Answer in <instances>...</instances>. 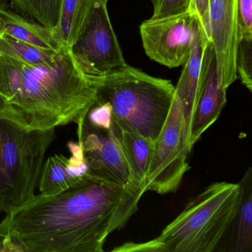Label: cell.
Wrapping results in <instances>:
<instances>
[{
	"mask_svg": "<svg viewBox=\"0 0 252 252\" xmlns=\"http://www.w3.org/2000/svg\"><path fill=\"white\" fill-rule=\"evenodd\" d=\"M238 42L252 40V0H236Z\"/></svg>",
	"mask_w": 252,
	"mask_h": 252,
	"instance_id": "cell-22",
	"label": "cell"
},
{
	"mask_svg": "<svg viewBox=\"0 0 252 252\" xmlns=\"http://www.w3.org/2000/svg\"><path fill=\"white\" fill-rule=\"evenodd\" d=\"M240 197L239 184L214 183L189 202L158 237L125 243L113 252H215L234 220Z\"/></svg>",
	"mask_w": 252,
	"mask_h": 252,
	"instance_id": "cell-3",
	"label": "cell"
},
{
	"mask_svg": "<svg viewBox=\"0 0 252 252\" xmlns=\"http://www.w3.org/2000/svg\"><path fill=\"white\" fill-rule=\"evenodd\" d=\"M77 126L79 143L91 172L108 177L124 186L135 184L113 126L110 129L96 127L85 117Z\"/></svg>",
	"mask_w": 252,
	"mask_h": 252,
	"instance_id": "cell-9",
	"label": "cell"
},
{
	"mask_svg": "<svg viewBox=\"0 0 252 252\" xmlns=\"http://www.w3.org/2000/svg\"><path fill=\"white\" fill-rule=\"evenodd\" d=\"M193 17L194 19L191 51L188 60L184 64V69L178 85L175 87V96L181 103L184 113V141L187 150L190 123L195 105L196 96L198 88L202 57L205 44L208 40L197 17L195 16Z\"/></svg>",
	"mask_w": 252,
	"mask_h": 252,
	"instance_id": "cell-13",
	"label": "cell"
},
{
	"mask_svg": "<svg viewBox=\"0 0 252 252\" xmlns=\"http://www.w3.org/2000/svg\"><path fill=\"white\" fill-rule=\"evenodd\" d=\"M88 122L93 126L102 129H110L113 126L112 107L109 103L95 101L85 116Z\"/></svg>",
	"mask_w": 252,
	"mask_h": 252,
	"instance_id": "cell-24",
	"label": "cell"
},
{
	"mask_svg": "<svg viewBox=\"0 0 252 252\" xmlns=\"http://www.w3.org/2000/svg\"><path fill=\"white\" fill-rule=\"evenodd\" d=\"M56 128L27 129L0 110V211L10 213L34 197Z\"/></svg>",
	"mask_w": 252,
	"mask_h": 252,
	"instance_id": "cell-5",
	"label": "cell"
},
{
	"mask_svg": "<svg viewBox=\"0 0 252 252\" xmlns=\"http://www.w3.org/2000/svg\"><path fill=\"white\" fill-rule=\"evenodd\" d=\"M134 184L145 187L155 143L135 132L123 130L113 124Z\"/></svg>",
	"mask_w": 252,
	"mask_h": 252,
	"instance_id": "cell-16",
	"label": "cell"
},
{
	"mask_svg": "<svg viewBox=\"0 0 252 252\" xmlns=\"http://www.w3.org/2000/svg\"><path fill=\"white\" fill-rule=\"evenodd\" d=\"M107 0H92L80 34L70 49L82 71L92 77L106 76L128 65L113 30Z\"/></svg>",
	"mask_w": 252,
	"mask_h": 252,
	"instance_id": "cell-6",
	"label": "cell"
},
{
	"mask_svg": "<svg viewBox=\"0 0 252 252\" xmlns=\"http://www.w3.org/2000/svg\"><path fill=\"white\" fill-rule=\"evenodd\" d=\"M209 0H190L189 12L191 16H195L203 29L208 40H210L209 15Z\"/></svg>",
	"mask_w": 252,
	"mask_h": 252,
	"instance_id": "cell-25",
	"label": "cell"
},
{
	"mask_svg": "<svg viewBox=\"0 0 252 252\" xmlns=\"http://www.w3.org/2000/svg\"><path fill=\"white\" fill-rule=\"evenodd\" d=\"M193 19L186 12L144 21L140 33L146 54L169 68L184 65L191 51Z\"/></svg>",
	"mask_w": 252,
	"mask_h": 252,
	"instance_id": "cell-8",
	"label": "cell"
},
{
	"mask_svg": "<svg viewBox=\"0 0 252 252\" xmlns=\"http://www.w3.org/2000/svg\"><path fill=\"white\" fill-rule=\"evenodd\" d=\"M210 42L216 53L218 76L225 89L237 79V9L236 0H209Z\"/></svg>",
	"mask_w": 252,
	"mask_h": 252,
	"instance_id": "cell-11",
	"label": "cell"
},
{
	"mask_svg": "<svg viewBox=\"0 0 252 252\" xmlns=\"http://www.w3.org/2000/svg\"><path fill=\"white\" fill-rule=\"evenodd\" d=\"M226 90L220 82L213 44L207 40L203 50L195 105L190 123L187 143L189 153L205 131L219 118L226 104Z\"/></svg>",
	"mask_w": 252,
	"mask_h": 252,
	"instance_id": "cell-10",
	"label": "cell"
},
{
	"mask_svg": "<svg viewBox=\"0 0 252 252\" xmlns=\"http://www.w3.org/2000/svg\"><path fill=\"white\" fill-rule=\"evenodd\" d=\"M94 79L96 101L111 105L115 126L157 141L175 96L171 81L153 77L129 65Z\"/></svg>",
	"mask_w": 252,
	"mask_h": 252,
	"instance_id": "cell-4",
	"label": "cell"
},
{
	"mask_svg": "<svg viewBox=\"0 0 252 252\" xmlns=\"http://www.w3.org/2000/svg\"><path fill=\"white\" fill-rule=\"evenodd\" d=\"M25 64L0 54V97L8 101L17 94Z\"/></svg>",
	"mask_w": 252,
	"mask_h": 252,
	"instance_id": "cell-20",
	"label": "cell"
},
{
	"mask_svg": "<svg viewBox=\"0 0 252 252\" xmlns=\"http://www.w3.org/2000/svg\"><path fill=\"white\" fill-rule=\"evenodd\" d=\"M184 119L181 103L174 96L164 126L155 142L145 188L159 194L175 192L189 170L184 141Z\"/></svg>",
	"mask_w": 252,
	"mask_h": 252,
	"instance_id": "cell-7",
	"label": "cell"
},
{
	"mask_svg": "<svg viewBox=\"0 0 252 252\" xmlns=\"http://www.w3.org/2000/svg\"><path fill=\"white\" fill-rule=\"evenodd\" d=\"M96 101L94 77L85 74L64 46L48 64H25L12 99L0 97L4 116L27 129L77 125Z\"/></svg>",
	"mask_w": 252,
	"mask_h": 252,
	"instance_id": "cell-2",
	"label": "cell"
},
{
	"mask_svg": "<svg viewBox=\"0 0 252 252\" xmlns=\"http://www.w3.org/2000/svg\"><path fill=\"white\" fill-rule=\"evenodd\" d=\"M10 0H0V8H8Z\"/></svg>",
	"mask_w": 252,
	"mask_h": 252,
	"instance_id": "cell-27",
	"label": "cell"
},
{
	"mask_svg": "<svg viewBox=\"0 0 252 252\" xmlns=\"http://www.w3.org/2000/svg\"><path fill=\"white\" fill-rule=\"evenodd\" d=\"M0 252H24L23 248L9 237H2L0 241Z\"/></svg>",
	"mask_w": 252,
	"mask_h": 252,
	"instance_id": "cell-26",
	"label": "cell"
},
{
	"mask_svg": "<svg viewBox=\"0 0 252 252\" xmlns=\"http://www.w3.org/2000/svg\"><path fill=\"white\" fill-rule=\"evenodd\" d=\"M67 147L70 158L55 155L44 163L38 184L42 195H52L67 189L91 172L79 143L70 141Z\"/></svg>",
	"mask_w": 252,
	"mask_h": 252,
	"instance_id": "cell-12",
	"label": "cell"
},
{
	"mask_svg": "<svg viewBox=\"0 0 252 252\" xmlns=\"http://www.w3.org/2000/svg\"><path fill=\"white\" fill-rule=\"evenodd\" d=\"M236 70L242 83L252 91V40L238 42L236 54Z\"/></svg>",
	"mask_w": 252,
	"mask_h": 252,
	"instance_id": "cell-21",
	"label": "cell"
},
{
	"mask_svg": "<svg viewBox=\"0 0 252 252\" xmlns=\"http://www.w3.org/2000/svg\"><path fill=\"white\" fill-rule=\"evenodd\" d=\"M0 36H8L56 52L64 47L57 29L29 20L8 8H0Z\"/></svg>",
	"mask_w": 252,
	"mask_h": 252,
	"instance_id": "cell-14",
	"label": "cell"
},
{
	"mask_svg": "<svg viewBox=\"0 0 252 252\" xmlns=\"http://www.w3.org/2000/svg\"><path fill=\"white\" fill-rule=\"evenodd\" d=\"M63 0H10L16 11L29 20L50 29L60 20Z\"/></svg>",
	"mask_w": 252,
	"mask_h": 252,
	"instance_id": "cell-19",
	"label": "cell"
},
{
	"mask_svg": "<svg viewBox=\"0 0 252 252\" xmlns=\"http://www.w3.org/2000/svg\"><path fill=\"white\" fill-rule=\"evenodd\" d=\"M241 197L237 214L225 234L220 252H252V169L249 168L238 183Z\"/></svg>",
	"mask_w": 252,
	"mask_h": 252,
	"instance_id": "cell-15",
	"label": "cell"
},
{
	"mask_svg": "<svg viewBox=\"0 0 252 252\" xmlns=\"http://www.w3.org/2000/svg\"><path fill=\"white\" fill-rule=\"evenodd\" d=\"M154 11L152 18L160 19L189 12L190 0H152Z\"/></svg>",
	"mask_w": 252,
	"mask_h": 252,
	"instance_id": "cell-23",
	"label": "cell"
},
{
	"mask_svg": "<svg viewBox=\"0 0 252 252\" xmlns=\"http://www.w3.org/2000/svg\"><path fill=\"white\" fill-rule=\"evenodd\" d=\"M60 51L42 49L32 44L8 36H0V54L29 66L48 64Z\"/></svg>",
	"mask_w": 252,
	"mask_h": 252,
	"instance_id": "cell-18",
	"label": "cell"
},
{
	"mask_svg": "<svg viewBox=\"0 0 252 252\" xmlns=\"http://www.w3.org/2000/svg\"><path fill=\"white\" fill-rule=\"evenodd\" d=\"M92 0H63L57 33L64 46L70 48L80 34Z\"/></svg>",
	"mask_w": 252,
	"mask_h": 252,
	"instance_id": "cell-17",
	"label": "cell"
},
{
	"mask_svg": "<svg viewBox=\"0 0 252 252\" xmlns=\"http://www.w3.org/2000/svg\"><path fill=\"white\" fill-rule=\"evenodd\" d=\"M146 191L91 171L67 189L36 194L7 214L0 237L26 252H103L108 236L125 226Z\"/></svg>",
	"mask_w": 252,
	"mask_h": 252,
	"instance_id": "cell-1",
	"label": "cell"
}]
</instances>
